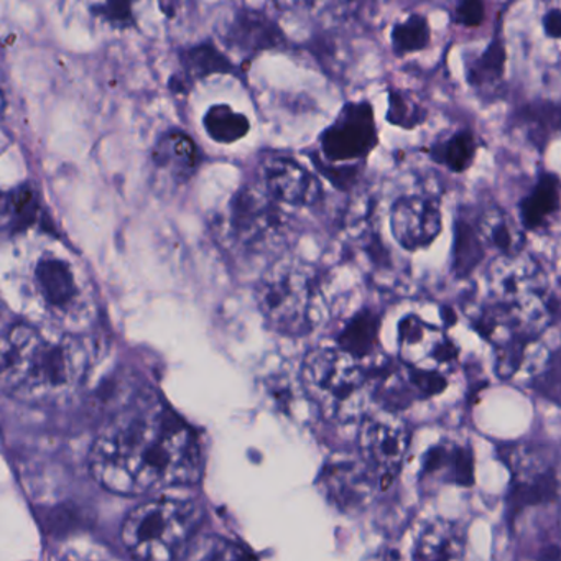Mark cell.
Returning a JSON list of instances; mask_svg holds the SVG:
<instances>
[{
	"mask_svg": "<svg viewBox=\"0 0 561 561\" xmlns=\"http://www.w3.org/2000/svg\"><path fill=\"white\" fill-rule=\"evenodd\" d=\"M91 472L107 491L139 495L195 484L203 453L195 432L162 403L139 400L98 433Z\"/></svg>",
	"mask_w": 561,
	"mask_h": 561,
	"instance_id": "cell-1",
	"label": "cell"
},
{
	"mask_svg": "<svg viewBox=\"0 0 561 561\" xmlns=\"http://www.w3.org/2000/svg\"><path fill=\"white\" fill-rule=\"evenodd\" d=\"M91 363L93 351L80 337L14 324L2 344V386L24 402H61L83 386Z\"/></svg>",
	"mask_w": 561,
	"mask_h": 561,
	"instance_id": "cell-2",
	"label": "cell"
},
{
	"mask_svg": "<svg viewBox=\"0 0 561 561\" xmlns=\"http://www.w3.org/2000/svg\"><path fill=\"white\" fill-rule=\"evenodd\" d=\"M202 508L183 499H153L134 508L123 525V543L137 561H175L186 553Z\"/></svg>",
	"mask_w": 561,
	"mask_h": 561,
	"instance_id": "cell-3",
	"label": "cell"
},
{
	"mask_svg": "<svg viewBox=\"0 0 561 561\" xmlns=\"http://www.w3.org/2000/svg\"><path fill=\"white\" fill-rule=\"evenodd\" d=\"M318 278L305 262L285 259L265 271L255 300L265 323L284 336H307L318 324Z\"/></svg>",
	"mask_w": 561,
	"mask_h": 561,
	"instance_id": "cell-4",
	"label": "cell"
},
{
	"mask_svg": "<svg viewBox=\"0 0 561 561\" xmlns=\"http://www.w3.org/2000/svg\"><path fill=\"white\" fill-rule=\"evenodd\" d=\"M373 379L356 357L340 347L311 351L301 366V380L308 396L331 419H351L359 412L360 393Z\"/></svg>",
	"mask_w": 561,
	"mask_h": 561,
	"instance_id": "cell-5",
	"label": "cell"
},
{
	"mask_svg": "<svg viewBox=\"0 0 561 561\" xmlns=\"http://www.w3.org/2000/svg\"><path fill=\"white\" fill-rule=\"evenodd\" d=\"M377 144L379 130L370 103L346 104L320 139L321 153L327 162L340 165L334 183L337 186L353 185L360 170L359 163L369 159Z\"/></svg>",
	"mask_w": 561,
	"mask_h": 561,
	"instance_id": "cell-6",
	"label": "cell"
},
{
	"mask_svg": "<svg viewBox=\"0 0 561 561\" xmlns=\"http://www.w3.org/2000/svg\"><path fill=\"white\" fill-rule=\"evenodd\" d=\"M282 211L261 185L239 190L229 206V228L239 248L264 252L278 245L287 228Z\"/></svg>",
	"mask_w": 561,
	"mask_h": 561,
	"instance_id": "cell-7",
	"label": "cell"
},
{
	"mask_svg": "<svg viewBox=\"0 0 561 561\" xmlns=\"http://www.w3.org/2000/svg\"><path fill=\"white\" fill-rule=\"evenodd\" d=\"M400 360L407 369L446 377L458 363V347L445 331L407 314L399 323Z\"/></svg>",
	"mask_w": 561,
	"mask_h": 561,
	"instance_id": "cell-8",
	"label": "cell"
},
{
	"mask_svg": "<svg viewBox=\"0 0 561 561\" xmlns=\"http://www.w3.org/2000/svg\"><path fill=\"white\" fill-rule=\"evenodd\" d=\"M442 229V205L428 193L400 196L390 208V231L403 251L430 248Z\"/></svg>",
	"mask_w": 561,
	"mask_h": 561,
	"instance_id": "cell-9",
	"label": "cell"
},
{
	"mask_svg": "<svg viewBox=\"0 0 561 561\" xmlns=\"http://www.w3.org/2000/svg\"><path fill=\"white\" fill-rule=\"evenodd\" d=\"M409 445V428L399 419L374 416L363 423L359 436L363 461L383 485L402 468Z\"/></svg>",
	"mask_w": 561,
	"mask_h": 561,
	"instance_id": "cell-10",
	"label": "cell"
},
{
	"mask_svg": "<svg viewBox=\"0 0 561 561\" xmlns=\"http://www.w3.org/2000/svg\"><path fill=\"white\" fill-rule=\"evenodd\" d=\"M261 186L282 208H311L323 195L317 176L288 157H271L262 162Z\"/></svg>",
	"mask_w": 561,
	"mask_h": 561,
	"instance_id": "cell-11",
	"label": "cell"
},
{
	"mask_svg": "<svg viewBox=\"0 0 561 561\" xmlns=\"http://www.w3.org/2000/svg\"><path fill=\"white\" fill-rule=\"evenodd\" d=\"M377 476L364 461L341 458L328 462L321 472L320 484L331 504L344 512L363 508L374 494Z\"/></svg>",
	"mask_w": 561,
	"mask_h": 561,
	"instance_id": "cell-12",
	"label": "cell"
},
{
	"mask_svg": "<svg viewBox=\"0 0 561 561\" xmlns=\"http://www.w3.org/2000/svg\"><path fill=\"white\" fill-rule=\"evenodd\" d=\"M153 173L167 188L186 185L202 165V153L192 137L180 130L160 136L152 149Z\"/></svg>",
	"mask_w": 561,
	"mask_h": 561,
	"instance_id": "cell-13",
	"label": "cell"
},
{
	"mask_svg": "<svg viewBox=\"0 0 561 561\" xmlns=\"http://www.w3.org/2000/svg\"><path fill=\"white\" fill-rule=\"evenodd\" d=\"M474 479V461L466 446L443 442L425 453L420 471V484L426 492L445 485H468Z\"/></svg>",
	"mask_w": 561,
	"mask_h": 561,
	"instance_id": "cell-14",
	"label": "cell"
},
{
	"mask_svg": "<svg viewBox=\"0 0 561 561\" xmlns=\"http://www.w3.org/2000/svg\"><path fill=\"white\" fill-rule=\"evenodd\" d=\"M511 127L531 149L543 153L561 137L560 101L538 100L522 104L512 114Z\"/></svg>",
	"mask_w": 561,
	"mask_h": 561,
	"instance_id": "cell-15",
	"label": "cell"
},
{
	"mask_svg": "<svg viewBox=\"0 0 561 561\" xmlns=\"http://www.w3.org/2000/svg\"><path fill=\"white\" fill-rule=\"evenodd\" d=\"M561 213V180L548 170H541L531 188L518 202V219L525 232H540L550 228Z\"/></svg>",
	"mask_w": 561,
	"mask_h": 561,
	"instance_id": "cell-16",
	"label": "cell"
},
{
	"mask_svg": "<svg viewBox=\"0 0 561 561\" xmlns=\"http://www.w3.org/2000/svg\"><path fill=\"white\" fill-rule=\"evenodd\" d=\"M35 285L54 313H68L80 300V285L70 262L45 255L35 267Z\"/></svg>",
	"mask_w": 561,
	"mask_h": 561,
	"instance_id": "cell-17",
	"label": "cell"
},
{
	"mask_svg": "<svg viewBox=\"0 0 561 561\" xmlns=\"http://www.w3.org/2000/svg\"><path fill=\"white\" fill-rule=\"evenodd\" d=\"M466 530L458 522L435 518L426 522L413 540V561H461Z\"/></svg>",
	"mask_w": 561,
	"mask_h": 561,
	"instance_id": "cell-18",
	"label": "cell"
},
{
	"mask_svg": "<svg viewBox=\"0 0 561 561\" xmlns=\"http://www.w3.org/2000/svg\"><path fill=\"white\" fill-rule=\"evenodd\" d=\"M507 50L501 35L495 34L484 50L466 65V81L482 100L495 101L505 83Z\"/></svg>",
	"mask_w": 561,
	"mask_h": 561,
	"instance_id": "cell-19",
	"label": "cell"
},
{
	"mask_svg": "<svg viewBox=\"0 0 561 561\" xmlns=\"http://www.w3.org/2000/svg\"><path fill=\"white\" fill-rule=\"evenodd\" d=\"M479 236L485 249L497 252L501 259H517L524 252L527 239L520 222H515L497 206H489L474 216Z\"/></svg>",
	"mask_w": 561,
	"mask_h": 561,
	"instance_id": "cell-20",
	"label": "cell"
},
{
	"mask_svg": "<svg viewBox=\"0 0 561 561\" xmlns=\"http://www.w3.org/2000/svg\"><path fill=\"white\" fill-rule=\"evenodd\" d=\"M228 38L248 54L271 50L284 42L280 28L259 12H239L229 25Z\"/></svg>",
	"mask_w": 561,
	"mask_h": 561,
	"instance_id": "cell-21",
	"label": "cell"
},
{
	"mask_svg": "<svg viewBox=\"0 0 561 561\" xmlns=\"http://www.w3.org/2000/svg\"><path fill=\"white\" fill-rule=\"evenodd\" d=\"M455 241H453V275L458 280L471 277L488 255L484 242L479 236L476 219L466 211H459L455 221Z\"/></svg>",
	"mask_w": 561,
	"mask_h": 561,
	"instance_id": "cell-22",
	"label": "cell"
},
{
	"mask_svg": "<svg viewBox=\"0 0 561 561\" xmlns=\"http://www.w3.org/2000/svg\"><path fill=\"white\" fill-rule=\"evenodd\" d=\"M479 152V139L471 129H459L439 137L426 149L430 160L448 172L461 175L468 172Z\"/></svg>",
	"mask_w": 561,
	"mask_h": 561,
	"instance_id": "cell-23",
	"label": "cell"
},
{
	"mask_svg": "<svg viewBox=\"0 0 561 561\" xmlns=\"http://www.w3.org/2000/svg\"><path fill=\"white\" fill-rule=\"evenodd\" d=\"M382 317L373 308L357 311L337 336V347L357 360L369 357L379 344Z\"/></svg>",
	"mask_w": 561,
	"mask_h": 561,
	"instance_id": "cell-24",
	"label": "cell"
},
{
	"mask_svg": "<svg viewBox=\"0 0 561 561\" xmlns=\"http://www.w3.org/2000/svg\"><path fill=\"white\" fill-rule=\"evenodd\" d=\"M41 219V196L34 186L24 183L5 193L2 199V222L9 234H22Z\"/></svg>",
	"mask_w": 561,
	"mask_h": 561,
	"instance_id": "cell-25",
	"label": "cell"
},
{
	"mask_svg": "<svg viewBox=\"0 0 561 561\" xmlns=\"http://www.w3.org/2000/svg\"><path fill=\"white\" fill-rule=\"evenodd\" d=\"M183 73L173 78V90H185L188 81L202 80L216 73H231L232 64L213 45H198L182 55Z\"/></svg>",
	"mask_w": 561,
	"mask_h": 561,
	"instance_id": "cell-26",
	"label": "cell"
},
{
	"mask_svg": "<svg viewBox=\"0 0 561 561\" xmlns=\"http://www.w3.org/2000/svg\"><path fill=\"white\" fill-rule=\"evenodd\" d=\"M203 124H205L208 136L215 142L225 144V146L244 139L251 130L248 117L244 114L236 113L228 104H216V106L209 107Z\"/></svg>",
	"mask_w": 561,
	"mask_h": 561,
	"instance_id": "cell-27",
	"label": "cell"
},
{
	"mask_svg": "<svg viewBox=\"0 0 561 561\" xmlns=\"http://www.w3.org/2000/svg\"><path fill=\"white\" fill-rule=\"evenodd\" d=\"M430 42H432V27L428 19L416 12L397 22L390 32V44L397 57H407V55L426 50Z\"/></svg>",
	"mask_w": 561,
	"mask_h": 561,
	"instance_id": "cell-28",
	"label": "cell"
},
{
	"mask_svg": "<svg viewBox=\"0 0 561 561\" xmlns=\"http://www.w3.org/2000/svg\"><path fill=\"white\" fill-rule=\"evenodd\" d=\"M428 119V110L419 103L412 93L399 90V88H389V110H387V121L392 126L400 129L413 130L423 126Z\"/></svg>",
	"mask_w": 561,
	"mask_h": 561,
	"instance_id": "cell-29",
	"label": "cell"
},
{
	"mask_svg": "<svg viewBox=\"0 0 561 561\" xmlns=\"http://www.w3.org/2000/svg\"><path fill=\"white\" fill-rule=\"evenodd\" d=\"M185 561H251V557L234 541L219 535H208L192 541Z\"/></svg>",
	"mask_w": 561,
	"mask_h": 561,
	"instance_id": "cell-30",
	"label": "cell"
},
{
	"mask_svg": "<svg viewBox=\"0 0 561 561\" xmlns=\"http://www.w3.org/2000/svg\"><path fill=\"white\" fill-rule=\"evenodd\" d=\"M535 387L550 399L561 400V350L548 354L543 367L535 377Z\"/></svg>",
	"mask_w": 561,
	"mask_h": 561,
	"instance_id": "cell-31",
	"label": "cell"
},
{
	"mask_svg": "<svg viewBox=\"0 0 561 561\" xmlns=\"http://www.w3.org/2000/svg\"><path fill=\"white\" fill-rule=\"evenodd\" d=\"M91 12L107 24L119 25V27L134 24V11L130 4H119V2L94 4L91 5Z\"/></svg>",
	"mask_w": 561,
	"mask_h": 561,
	"instance_id": "cell-32",
	"label": "cell"
},
{
	"mask_svg": "<svg viewBox=\"0 0 561 561\" xmlns=\"http://www.w3.org/2000/svg\"><path fill=\"white\" fill-rule=\"evenodd\" d=\"M453 21L456 25L466 28H478L485 21V5L479 0H466L461 4L456 5L453 11Z\"/></svg>",
	"mask_w": 561,
	"mask_h": 561,
	"instance_id": "cell-33",
	"label": "cell"
},
{
	"mask_svg": "<svg viewBox=\"0 0 561 561\" xmlns=\"http://www.w3.org/2000/svg\"><path fill=\"white\" fill-rule=\"evenodd\" d=\"M545 35L551 41H561V9L550 8L541 18Z\"/></svg>",
	"mask_w": 561,
	"mask_h": 561,
	"instance_id": "cell-34",
	"label": "cell"
},
{
	"mask_svg": "<svg viewBox=\"0 0 561 561\" xmlns=\"http://www.w3.org/2000/svg\"><path fill=\"white\" fill-rule=\"evenodd\" d=\"M525 561H561V551H551V553L537 554Z\"/></svg>",
	"mask_w": 561,
	"mask_h": 561,
	"instance_id": "cell-35",
	"label": "cell"
}]
</instances>
